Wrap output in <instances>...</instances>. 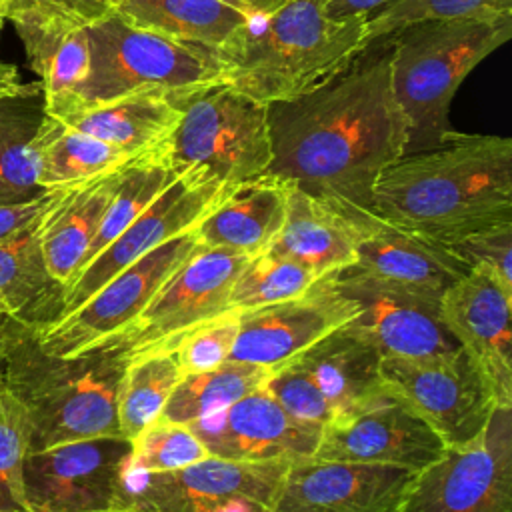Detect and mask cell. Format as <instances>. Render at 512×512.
I'll return each mask as SVG.
<instances>
[{"label": "cell", "instance_id": "6da1fadb", "mask_svg": "<svg viewBox=\"0 0 512 512\" xmlns=\"http://www.w3.org/2000/svg\"><path fill=\"white\" fill-rule=\"evenodd\" d=\"M390 62L392 44L384 38L326 84L268 104L266 174L326 202L370 208L378 176L406 154Z\"/></svg>", "mask_w": 512, "mask_h": 512}, {"label": "cell", "instance_id": "7a4b0ae2", "mask_svg": "<svg viewBox=\"0 0 512 512\" xmlns=\"http://www.w3.org/2000/svg\"><path fill=\"white\" fill-rule=\"evenodd\" d=\"M370 210L438 244L512 224V140L454 130L442 146L404 154L378 176Z\"/></svg>", "mask_w": 512, "mask_h": 512}, {"label": "cell", "instance_id": "3957f363", "mask_svg": "<svg viewBox=\"0 0 512 512\" xmlns=\"http://www.w3.org/2000/svg\"><path fill=\"white\" fill-rule=\"evenodd\" d=\"M328 0H290L252 16L222 54L224 82L272 104L298 98L346 70L362 54L364 18L328 16Z\"/></svg>", "mask_w": 512, "mask_h": 512}, {"label": "cell", "instance_id": "277c9868", "mask_svg": "<svg viewBox=\"0 0 512 512\" xmlns=\"http://www.w3.org/2000/svg\"><path fill=\"white\" fill-rule=\"evenodd\" d=\"M124 364L126 358L110 348L76 358L48 356L32 336V322L24 320L2 372L26 404L30 450L124 438L116 410Z\"/></svg>", "mask_w": 512, "mask_h": 512}, {"label": "cell", "instance_id": "5b68a950", "mask_svg": "<svg viewBox=\"0 0 512 512\" xmlns=\"http://www.w3.org/2000/svg\"><path fill=\"white\" fill-rule=\"evenodd\" d=\"M510 36L512 16L426 20L388 36L392 86L406 122V154L450 140V104L458 86Z\"/></svg>", "mask_w": 512, "mask_h": 512}, {"label": "cell", "instance_id": "8992f818", "mask_svg": "<svg viewBox=\"0 0 512 512\" xmlns=\"http://www.w3.org/2000/svg\"><path fill=\"white\" fill-rule=\"evenodd\" d=\"M86 36L88 76L58 118L126 96H182L224 82V62L218 52L138 28L118 12L86 26Z\"/></svg>", "mask_w": 512, "mask_h": 512}, {"label": "cell", "instance_id": "52a82bcc", "mask_svg": "<svg viewBox=\"0 0 512 512\" xmlns=\"http://www.w3.org/2000/svg\"><path fill=\"white\" fill-rule=\"evenodd\" d=\"M180 120L162 154L176 176L236 186L268 172V104L226 82L176 96Z\"/></svg>", "mask_w": 512, "mask_h": 512}, {"label": "cell", "instance_id": "ba28073f", "mask_svg": "<svg viewBox=\"0 0 512 512\" xmlns=\"http://www.w3.org/2000/svg\"><path fill=\"white\" fill-rule=\"evenodd\" d=\"M192 230L126 266L74 310L32 322L38 348L56 358H76L110 348L142 314L170 274L198 248Z\"/></svg>", "mask_w": 512, "mask_h": 512}, {"label": "cell", "instance_id": "9c48e42d", "mask_svg": "<svg viewBox=\"0 0 512 512\" xmlns=\"http://www.w3.org/2000/svg\"><path fill=\"white\" fill-rule=\"evenodd\" d=\"M404 512H512V408L416 470Z\"/></svg>", "mask_w": 512, "mask_h": 512}, {"label": "cell", "instance_id": "30bf717a", "mask_svg": "<svg viewBox=\"0 0 512 512\" xmlns=\"http://www.w3.org/2000/svg\"><path fill=\"white\" fill-rule=\"evenodd\" d=\"M334 204V202H332ZM340 206L360 230L354 262L334 278L340 290L376 292L436 308L464 268L438 244L406 232L370 208Z\"/></svg>", "mask_w": 512, "mask_h": 512}, {"label": "cell", "instance_id": "8fae6325", "mask_svg": "<svg viewBox=\"0 0 512 512\" xmlns=\"http://www.w3.org/2000/svg\"><path fill=\"white\" fill-rule=\"evenodd\" d=\"M294 460L208 456L164 474H124L122 502L146 512H270Z\"/></svg>", "mask_w": 512, "mask_h": 512}, {"label": "cell", "instance_id": "7c38bea8", "mask_svg": "<svg viewBox=\"0 0 512 512\" xmlns=\"http://www.w3.org/2000/svg\"><path fill=\"white\" fill-rule=\"evenodd\" d=\"M380 386L426 424L444 448L472 440L490 420L496 404L476 366L458 346L428 360H380Z\"/></svg>", "mask_w": 512, "mask_h": 512}, {"label": "cell", "instance_id": "4fadbf2b", "mask_svg": "<svg viewBox=\"0 0 512 512\" xmlns=\"http://www.w3.org/2000/svg\"><path fill=\"white\" fill-rule=\"evenodd\" d=\"M246 260L248 256L198 244L110 350L126 360L170 352L184 334L228 310L232 284Z\"/></svg>", "mask_w": 512, "mask_h": 512}, {"label": "cell", "instance_id": "5bb4252c", "mask_svg": "<svg viewBox=\"0 0 512 512\" xmlns=\"http://www.w3.org/2000/svg\"><path fill=\"white\" fill-rule=\"evenodd\" d=\"M126 438H94L30 450L24 462L28 512H88L122 502Z\"/></svg>", "mask_w": 512, "mask_h": 512}, {"label": "cell", "instance_id": "9a60e30c", "mask_svg": "<svg viewBox=\"0 0 512 512\" xmlns=\"http://www.w3.org/2000/svg\"><path fill=\"white\" fill-rule=\"evenodd\" d=\"M228 188L230 186L202 182L192 176H176L120 236L84 264L62 288L58 314L80 306L98 288L150 250L190 232Z\"/></svg>", "mask_w": 512, "mask_h": 512}, {"label": "cell", "instance_id": "2e32d148", "mask_svg": "<svg viewBox=\"0 0 512 512\" xmlns=\"http://www.w3.org/2000/svg\"><path fill=\"white\" fill-rule=\"evenodd\" d=\"M354 314L356 300L344 294L334 278L318 280L296 298L244 312L230 360L278 370L346 326Z\"/></svg>", "mask_w": 512, "mask_h": 512}, {"label": "cell", "instance_id": "e0dca14e", "mask_svg": "<svg viewBox=\"0 0 512 512\" xmlns=\"http://www.w3.org/2000/svg\"><path fill=\"white\" fill-rule=\"evenodd\" d=\"M416 470L322 458L294 460L270 512H404Z\"/></svg>", "mask_w": 512, "mask_h": 512}, {"label": "cell", "instance_id": "ac0fdd59", "mask_svg": "<svg viewBox=\"0 0 512 512\" xmlns=\"http://www.w3.org/2000/svg\"><path fill=\"white\" fill-rule=\"evenodd\" d=\"M512 294L494 280L464 272L442 294V326L476 366L496 408H512Z\"/></svg>", "mask_w": 512, "mask_h": 512}, {"label": "cell", "instance_id": "d6986e66", "mask_svg": "<svg viewBox=\"0 0 512 512\" xmlns=\"http://www.w3.org/2000/svg\"><path fill=\"white\" fill-rule=\"evenodd\" d=\"M212 456L232 460L310 458L322 428L292 418L262 386L190 424Z\"/></svg>", "mask_w": 512, "mask_h": 512}, {"label": "cell", "instance_id": "ffe728a7", "mask_svg": "<svg viewBox=\"0 0 512 512\" xmlns=\"http://www.w3.org/2000/svg\"><path fill=\"white\" fill-rule=\"evenodd\" d=\"M442 450V442L426 424L386 400L324 426L312 456L420 470Z\"/></svg>", "mask_w": 512, "mask_h": 512}, {"label": "cell", "instance_id": "44dd1931", "mask_svg": "<svg viewBox=\"0 0 512 512\" xmlns=\"http://www.w3.org/2000/svg\"><path fill=\"white\" fill-rule=\"evenodd\" d=\"M288 194L290 182L272 174L230 186L194 226L196 242L248 258L266 252L284 224Z\"/></svg>", "mask_w": 512, "mask_h": 512}, {"label": "cell", "instance_id": "7402d4cb", "mask_svg": "<svg viewBox=\"0 0 512 512\" xmlns=\"http://www.w3.org/2000/svg\"><path fill=\"white\" fill-rule=\"evenodd\" d=\"M358 240V226L340 206L290 184L286 218L268 252L302 264L316 280H328L354 262Z\"/></svg>", "mask_w": 512, "mask_h": 512}, {"label": "cell", "instance_id": "603a6c76", "mask_svg": "<svg viewBox=\"0 0 512 512\" xmlns=\"http://www.w3.org/2000/svg\"><path fill=\"white\" fill-rule=\"evenodd\" d=\"M342 292L356 300V314L344 328L374 346L382 358L428 360L458 348L436 308L376 292Z\"/></svg>", "mask_w": 512, "mask_h": 512}, {"label": "cell", "instance_id": "cb8c5ba5", "mask_svg": "<svg viewBox=\"0 0 512 512\" xmlns=\"http://www.w3.org/2000/svg\"><path fill=\"white\" fill-rule=\"evenodd\" d=\"M380 360L374 346L342 326L294 362L318 384L336 422L388 400L380 386Z\"/></svg>", "mask_w": 512, "mask_h": 512}, {"label": "cell", "instance_id": "d4e9b609", "mask_svg": "<svg viewBox=\"0 0 512 512\" xmlns=\"http://www.w3.org/2000/svg\"><path fill=\"white\" fill-rule=\"evenodd\" d=\"M120 170L56 188L42 230V256L50 278L64 288L80 270L106 206L114 194Z\"/></svg>", "mask_w": 512, "mask_h": 512}, {"label": "cell", "instance_id": "484cf974", "mask_svg": "<svg viewBox=\"0 0 512 512\" xmlns=\"http://www.w3.org/2000/svg\"><path fill=\"white\" fill-rule=\"evenodd\" d=\"M116 12L138 28L220 56L252 20V14L224 0H120Z\"/></svg>", "mask_w": 512, "mask_h": 512}, {"label": "cell", "instance_id": "4316f807", "mask_svg": "<svg viewBox=\"0 0 512 512\" xmlns=\"http://www.w3.org/2000/svg\"><path fill=\"white\" fill-rule=\"evenodd\" d=\"M56 120L132 156H146L164 148L180 120V108L176 96L140 94L78 108Z\"/></svg>", "mask_w": 512, "mask_h": 512}, {"label": "cell", "instance_id": "83f0119b", "mask_svg": "<svg viewBox=\"0 0 512 512\" xmlns=\"http://www.w3.org/2000/svg\"><path fill=\"white\" fill-rule=\"evenodd\" d=\"M14 28L26 48L30 68L40 78L44 112L58 118L90 70L86 28L54 22H18Z\"/></svg>", "mask_w": 512, "mask_h": 512}, {"label": "cell", "instance_id": "f1b7e54d", "mask_svg": "<svg viewBox=\"0 0 512 512\" xmlns=\"http://www.w3.org/2000/svg\"><path fill=\"white\" fill-rule=\"evenodd\" d=\"M40 82L0 100V204L24 202L46 192L38 182L36 132L44 120Z\"/></svg>", "mask_w": 512, "mask_h": 512}, {"label": "cell", "instance_id": "f546056e", "mask_svg": "<svg viewBox=\"0 0 512 512\" xmlns=\"http://www.w3.org/2000/svg\"><path fill=\"white\" fill-rule=\"evenodd\" d=\"M36 140L40 150L38 182L44 190L82 184L120 170L140 158L104 140L68 128L48 114H44Z\"/></svg>", "mask_w": 512, "mask_h": 512}, {"label": "cell", "instance_id": "4dcf8cb0", "mask_svg": "<svg viewBox=\"0 0 512 512\" xmlns=\"http://www.w3.org/2000/svg\"><path fill=\"white\" fill-rule=\"evenodd\" d=\"M48 206L20 232L0 242V302L12 316L28 322L32 310L40 308L48 298L56 296L60 300L62 294V288L50 278L42 256V230Z\"/></svg>", "mask_w": 512, "mask_h": 512}, {"label": "cell", "instance_id": "1f68e13d", "mask_svg": "<svg viewBox=\"0 0 512 512\" xmlns=\"http://www.w3.org/2000/svg\"><path fill=\"white\" fill-rule=\"evenodd\" d=\"M270 374L272 370L264 366L238 360H226L218 368L206 372L186 374L170 394L162 416L180 424H190L224 410L262 388Z\"/></svg>", "mask_w": 512, "mask_h": 512}, {"label": "cell", "instance_id": "d6a6232c", "mask_svg": "<svg viewBox=\"0 0 512 512\" xmlns=\"http://www.w3.org/2000/svg\"><path fill=\"white\" fill-rule=\"evenodd\" d=\"M180 378L172 352H150L126 360L116 396L118 424L126 440H134L162 416Z\"/></svg>", "mask_w": 512, "mask_h": 512}, {"label": "cell", "instance_id": "836d02e7", "mask_svg": "<svg viewBox=\"0 0 512 512\" xmlns=\"http://www.w3.org/2000/svg\"><path fill=\"white\" fill-rule=\"evenodd\" d=\"M174 178L176 174L166 164L162 150L140 156L126 164L120 172L114 194L106 206V212L84 256L82 266L88 264L96 254H100L116 236H120L130 226V222L138 214H142Z\"/></svg>", "mask_w": 512, "mask_h": 512}, {"label": "cell", "instance_id": "e575fe53", "mask_svg": "<svg viewBox=\"0 0 512 512\" xmlns=\"http://www.w3.org/2000/svg\"><path fill=\"white\" fill-rule=\"evenodd\" d=\"M316 282L302 264L266 250L250 256L242 266L228 296V310L244 314L266 308L308 292Z\"/></svg>", "mask_w": 512, "mask_h": 512}, {"label": "cell", "instance_id": "d590c367", "mask_svg": "<svg viewBox=\"0 0 512 512\" xmlns=\"http://www.w3.org/2000/svg\"><path fill=\"white\" fill-rule=\"evenodd\" d=\"M498 16H512V0H394L364 18L362 50L416 22Z\"/></svg>", "mask_w": 512, "mask_h": 512}, {"label": "cell", "instance_id": "8d00e7d4", "mask_svg": "<svg viewBox=\"0 0 512 512\" xmlns=\"http://www.w3.org/2000/svg\"><path fill=\"white\" fill-rule=\"evenodd\" d=\"M212 456L196 432L160 416L130 440L124 474H164Z\"/></svg>", "mask_w": 512, "mask_h": 512}, {"label": "cell", "instance_id": "74e56055", "mask_svg": "<svg viewBox=\"0 0 512 512\" xmlns=\"http://www.w3.org/2000/svg\"><path fill=\"white\" fill-rule=\"evenodd\" d=\"M30 452V418L12 382L0 372V512L26 510L24 462Z\"/></svg>", "mask_w": 512, "mask_h": 512}, {"label": "cell", "instance_id": "f35d334b", "mask_svg": "<svg viewBox=\"0 0 512 512\" xmlns=\"http://www.w3.org/2000/svg\"><path fill=\"white\" fill-rule=\"evenodd\" d=\"M464 272H476L494 280L512 294V224L490 226L440 244Z\"/></svg>", "mask_w": 512, "mask_h": 512}, {"label": "cell", "instance_id": "ab89813d", "mask_svg": "<svg viewBox=\"0 0 512 512\" xmlns=\"http://www.w3.org/2000/svg\"><path fill=\"white\" fill-rule=\"evenodd\" d=\"M240 318V312L226 310L184 334L170 350L180 366L182 376L206 372L230 360L232 346L240 330Z\"/></svg>", "mask_w": 512, "mask_h": 512}, {"label": "cell", "instance_id": "60d3db41", "mask_svg": "<svg viewBox=\"0 0 512 512\" xmlns=\"http://www.w3.org/2000/svg\"><path fill=\"white\" fill-rule=\"evenodd\" d=\"M264 388L292 418L304 424L324 428L334 420L326 396L310 374L296 362L272 370Z\"/></svg>", "mask_w": 512, "mask_h": 512}, {"label": "cell", "instance_id": "b9f144b4", "mask_svg": "<svg viewBox=\"0 0 512 512\" xmlns=\"http://www.w3.org/2000/svg\"><path fill=\"white\" fill-rule=\"evenodd\" d=\"M120 0H4V18L18 22H54L90 26L116 12Z\"/></svg>", "mask_w": 512, "mask_h": 512}, {"label": "cell", "instance_id": "7bdbcfd3", "mask_svg": "<svg viewBox=\"0 0 512 512\" xmlns=\"http://www.w3.org/2000/svg\"><path fill=\"white\" fill-rule=\"evenodd\" d=\"M56 188L42 192L40 196L14 204H0V242L8 240L16 232H20L26 224H30L52 200Z\"/></svg>", "mask_w": 512, "mask_h": 512}, {"label": "cell", "instance_id": "ee69618b", "mask_svg": "<svg viewBox=\"0 0 512 512\" xmlns=\"http://www.w3.org/2000/svg\"><path fill=\"white\" fill-rule=\"evenodd\" d=\"M394 0H328V16L336 20H350V18H366L368 14L384 8Z\"/></svg>", "mask_w": 512, "mask_h": 512}, {"label": "cell", "instance_id": "f6af8a7d", "mask_svg": "<svg viewBox=\"0 0 512 512\" xmlns=\"http://www.w3.org/2000/svg\"><path fill=\"white\" fill-rule=\"evenodd\" d=\"M22 322H24L22 318H16V316H10V314H0V372L4 370L12 338L16 336Z\"/></svg>", "mask_w": 512, "mask_h": 512}, {"label": "cell", "instance_id": "bcb514c9", "mask_svg": "<svg viewBox=\"0 0 512 512\" xmlns=\"http://www.w3.org/2000/svg\"><path fill=\"white\" fill-rule=\"evenodd\" d=\"M32 84H22L20 76L16 72L14 66L10 64H2L0 62V100L2 98H10L16 94H22L30 88Z\"/></svg>", "mask_w": 512, "mask_h": 512}, {"label": "cell", "instance_id": "7dc6e473", "mask_svg": "<svg viewBox=\"0 0 512 512\" xmlns=\"http://www.w3.org/2000/svg\"><path fill=\"white\" fill-rule=\"evenodd\" d=\"M224 2H228L232 6H238V8L246 10L248 14L256 16V14H268V12L280 8L282 4H286L290 0H224Z\"/></svg>", "mask_w": 512, "mask_h": 512}, {"label": "cell", "instance_id": "c3c4849f", "mask_svg": "<svg viewBox=\"0 0 512 512\" xmlns=\"http://www.w3.org/2000/svg\"><path fill=\"white\" fill-rule=\"evenodd\" d=\"M88 512H146L144 508H140L138 504L134 502H118V504H112L108 508H100V510H88Z\"/></svg>", "mask_w": 512, "mask_h": 512}, {"label": "cell", "instance_id": "681fc988", "mask_svg": "<svg viewBox=\"0 0 512 512\" xmlns=\"http://www.w3.org/2000/svg\"><path fill=\"white\" fill-rule=\"evenodd\" d=\"M0 314H10V312H8V308H6L2 302H0ZM10 316H12V314H10Z\"/></svg>", "mask_w": 512, "mask_h": 512}, {"label": "cell", "instance_id": "f907efd6", "mask_svg": "<svg viewBox=\"0 0 512 512\" xmlns=\"http://www.w3.org/2000/svg\"><path fill=\"white\" fill-rule=\"evenodd\" d=\"M4 20H6V18H4V12H0V32H2V26H4Z\"/></svg>", "mask_w": 512, "mask_h": 512}, {"label": "cell", "instance_id": "816d5d0a", "mask_svg": "<svg viewBox=\"0 0 512 512\" xmlns=\"http://www.w3.org/2000/svg\"><path fill=\"white\" fill-rule=\"evenodd\" d=\"M0 12H4V0H0Z\"/></svg>", "mask_w": 512, "mask_h": 512}, {"label": "cell", "instance_id": "f5cc1de1", "mask_svg": "<svg viewBox=\"0 0 512 512\" xmlns=\"http://www.w3.org/2000/svg\"><path fill=\"white\" fill-rule=\"evenodd\" d=\"M14 512H28V510H14Z\"/></svg>", "mask_w": 512, "mask_h": 512}]
</instances>
